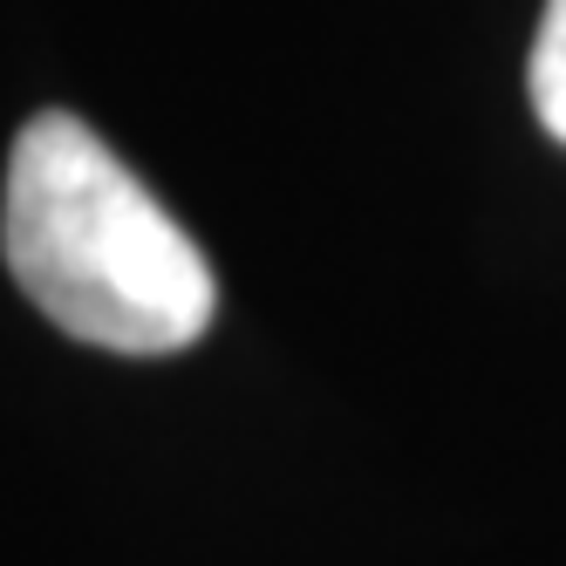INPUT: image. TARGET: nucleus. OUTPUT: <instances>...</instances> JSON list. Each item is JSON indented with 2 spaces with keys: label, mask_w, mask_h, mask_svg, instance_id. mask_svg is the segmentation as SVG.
Wrapping results in <instances>:
<instances>
[{
  "label": "nucleus",
  "mask_w": 566,
  "mask_h": 566,
  "mask_svg": "<svg viewBox=\"0 0 566 566\" xmlns=\"http://www.w3.org/2000/svg\"><path fill=\"white\" fill-rule=\"evenodd\" d=\"M0 253L62 335L116 355H171L212 328V266L83 116H28L8 157Z\"/></svg>",
  "instance_id": "obj_1"
},
{
  "label": "nucleus",
  "mask_w": 566,
  "mask_h": 566,
  "mask_svg": "<svg viewBox=\"0 0 566 566\" xmlns=\"http://www.w3.org/2000/svg\"><path fill=\"white\" fill-rule=\"evenodd\" d=\"M533 109L539 124L566 144V0H546L539 42H533Z\"/></svg>",
  "instance_id": "obj_2"
}]
</instances>
